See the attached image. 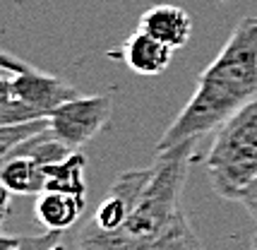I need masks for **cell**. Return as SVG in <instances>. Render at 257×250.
Returning <instances> with one entry per match:
<instances>
[{"label":"cell","mask_w":257,"mask_h":250,"mask_svg":"<svg viewBox=\"0 0 257 250\" xmlns=\"http://www.w3.org/2000/svg\"><path fill=\"white\" fill-rule=\"evenodd\" d=\"M257 94V15L243 17L219 56L204 68L197 89L157 142V152L219 130Z\"/></svg>","instance_id":"1"},{"label":"cell","mask_w":257,"mask_h":250,"mask_svg":"<svg viewBox=\"0 0 257 250\" xmlns=\"http://www.w3.org/2000/svg\"><path fill=\"white\" fill-rule=\"evenodd\" d=\"M192 149H195V140L176 145L166 152H157V161L152 166L154 169L152 181L145 188L125 226L118 228V236L123 238L127 250H145L180 214L178 202L188 178Z\"/></svg>","instance_id":"2"},{"label":"cell","mask_w":257,"mask_h":250,"mask_svg":"<svg viewBox=\"0 0 257 250\" xmlns=\"http://www.w3.org/2000/svg\"><path fill=\"white\" fill-rule=\"evenodd\" d=\"M207 173L216 195L235 202L257 181V99L219 128L207 154Z\"/></svg>","instance_id":"3"},{"label":"cell","mask_w":257,"mask_h":250,"mask_svg":"<svg viewBox=\"0 0 257 250\" xmlns=\"http://www.w3.org/2000/svg\"><path fill=\"white\" fill-rule=\"evenodd\" d=\"M0 125L48 118L58 106L79 96L65 80L32 68L10 53L0 56Z\"/></svg>","instance_id":"4"},{"label":"cell","mask_w":257,"mask_h":250,"mask_svg":"<svg viewBox=\"0 0 257 250\" xmlns=\"http://www.w3.org/2000/svg\"><path fill=\"white\" fill-rule=\"evenodd\" d=\"M113 113V99L108 94H91V96H75L58 106L48 115L51 130L56 133L67 147L82 149L87 142L101 133Z\"/></svg>","instance_id":"5"},{"label":"cell","mask_w":257,"mask_h":250,"mask_svg":"<svg viewBox=\"0 0 257 250\" xmlns=\"http://www.w3.org/2000/svg\"><path fill=\"white\" fill-rule=\"evenodd\" d=\"M154 169H135L123 171L115 181H113L108 195L103 197V202L91 216V224H96L103 231H118L125 226V221L130 219L133 209L137 207L140 197L145 193V188L152 181Z\"/></svg>","instance_id":"6"},{"label":"cell","mask_w":257,"mask_h":250,"mask_svg":"<svg viewBox=\"0 0 257 250\" xmlns=\"http://www.w3.org/2000/svg\"><path fill=\"white\" fill-rule=\"evenodd\" d=\"M173 51L168 44L154 39L152 34H147L142 29H137L125 39L123 48H120V56H123L125 65L142 75V77H157L164 70L171 65V58H173Z\"/></svg>","instance_id":"7"},{"label":"cell","mask_w":257,"mask_h":250,"mask_svg":"<svg viewBox=\"0 0 257 250\" xmlns=\"http://www.w3.org/2000/svg\"><path fill=\"white\" fill-rule=\"evenodd\" d=\"M137 29L152 34L154 39L168 44L171 48H180V46L188 44V39L192 34V20L183 8L154 5L152 10H147L140 17V27Z\"/></svg>","instance_id":"8"},{"label":"cell","mask_w":257,"mask_h":250,"mask_svg":"<svg viewBox=\"0 0 257 250\" xmlns=\"http://www.w3.org/2000/svg\"><path fill=\"white\" fill-rule=\"evenodd\" d=\"M84 205L87 197L60 193V190H44L34 205V212H36V221L48 231H70L79 221Z\"/></svg>","instance_id":"9"},{"label":"cell","mask_w":257,"mask_h":250,"mask_svg":"<svg viewBox=\"0 0 257 250\" xmlns=\"http://www.w3.org/2000/svg\"><path fill=\"white\" fill-rule=\"evenodd\" d=\"M0 183L8 195H39L46 190V171L32 157L10 154L0 166Z\"/></svg>","instance_id":"10"},{"label":"cell","mask_w":257,"mask_h":250,"mask_svg":"<svg viewBox=\"0 0 257 250\" xmlns=\"http://www.w3.org/2000/svg\"><path fill=\"white\" fill-rule=\"evenodd\" d=\"M84 169H87V159L79 149L65 157L63 161L46 166V190H60V193H72L84 197V193H87Z\"/></svg>","instance_id":"11"},{"label":"cell","mask_w":257,"mask_h":250,"mask_svg":"<svg viewBox=\"0 0 257 250\" xmlns=\"http://www.w3.org/2000/svg\"><path fill=\"white\" fill-rule=\"evenodd\" d=\"M145 250H202V245L195 236V231L190 228V224H188L185 214L180 212L173 219V224L154 243H149Z\"/></svg>","instance_id":"12"},{"label":"cell","mask_w":257,"mask_h":250,"mask_svg":"<svg viewBox=\"0 0 257 250\" xmlns=\"http://www.w3.org/2000/svg\"><path fill=\"white\" fill-rule=\"evenodd\" d=\"M51 128L48 118H39V120H27V123H15V125H3L0 128V157H8L12 149L24 145L27 140L36 137Z\"/></svg>","instance_id":"13"},{"label":"cell","mask_w":257,"mask_h":250,"mask_svg":"<svg viewBox=\"0 0 257 250\" xmlns=\"http://www.w3.org/2000/svg\"><path fill=\"white\" fill-rule=\"evenodd\" d=\"M67 231H46L39 236H3L0 250H65L63 236Z\"/></svg>","instance_id":"14"},{"label":"cell","mask_w":257,"mask_h":250,"mask_svg":"<svg viewBox=\"0 0 257 250\" xmlns=\"http://www.w3.org/2000/svg\"><path fill=\"white\" fill-rule=\"evenodd\" d=\"M238 202H240V205H245L247 212H250V214L257 219V181L252 183L250 188H247L245 193L240 195V200H238Z\"/></svg>","instance_id":"15"}]
</instances>
